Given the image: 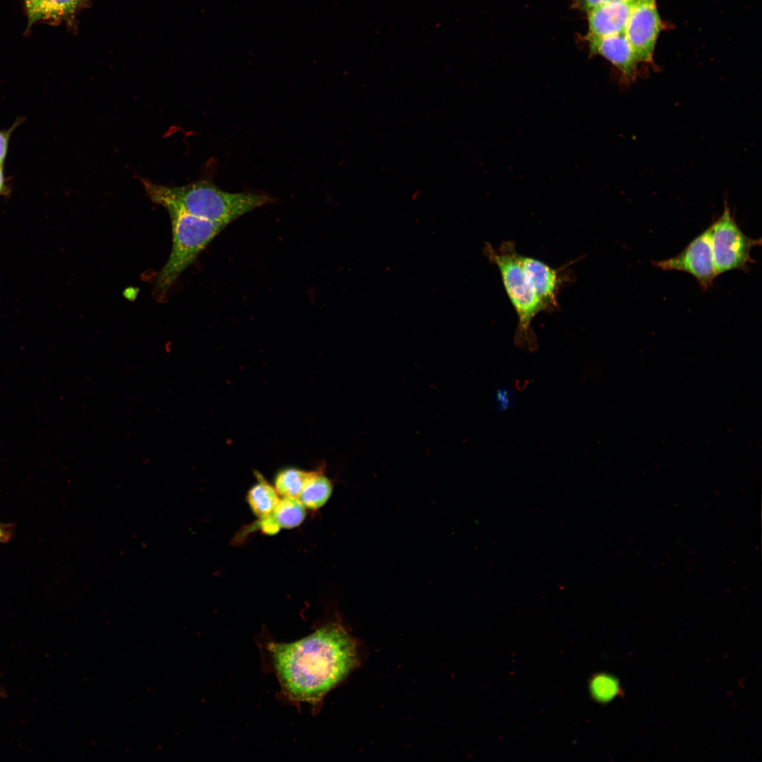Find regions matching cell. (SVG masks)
<instances>
[{
    "label": "cell",
    "instance_id": "cell-1",
    "mask_svg": "<svg viewBox=\"0 0 762 762\" xmlns=\"http://www.w3.org/2000/svg\"><path fill=\"white\" fill-rule=\"evenodd\" d=\"M262 649L283 696L315 710L361 660L358 643L339 617L294 642L265 641Z\"/></svg>",
    "mask_w": 762,
    "mask_h": 762
},
{
    "label": "cell",
    "instance_id": "cell-2",
    "mask_svg": "<svg viewBox=\"0 0 762 762\" xmlns=\"http://www.w3.org/2000/svg\"><path fill=\"white\" fill-rule=\"evenodd\" d=\"M148 197L164 207H172L188 214L226 226L253 210L272 202L266 195L230 193L208 181L181 186H167L142 179Z\"/></svg>",
    "mask_w": 762,
    "mask_h": 762
},
{
    "label": "cell",
    "instance_id": "cell-3",
    "mask_svg": "<svg viewBox=\"0 0 762 762\" xmlns=\"http://www.w3.org/2000/svg\"><path fill=\"white\" fill-rule=\"evenodd\" d=\"M483 253L498 269L506 294L516 314L518 321L514 337L515 345L522 350L531 352L536 351L538 342L531 323L543 310L521 266L520 253L516 251L515 243L504 241L495 248L490 243H485Z\"/></svg>",
    "mask_w": 762,
    "mask_h": 762
},
{
    "label": "cell",
    "instance_id": "cell-4",
    "mask_svg": "<svg viewBox=\"0 0 762 762\" xmlns=\"http://www.w3.org/2000/svg\"><path fill=\"white\" fill-rule=\"evenodd\" d=\"M165 208L171 219L173 241L169 257L155 281V294L159 298L167 294L182 272L224 228L176 208Z\"/></svg>",
    "mask_w": 762,
    "mask_h": 762
},
{
    "label": "cell",
    "instance_id": "cell-5",
    "mask_svg": "<svg viewBox=\"0 0 762 762\" xmlns=\"http://www.w3.org/2000/svg\"><path fill=\"white\" fill-rule=\"evenodd\" d=\"M712 248L718 276L732 270L747 272L755 262L751 256L753 248L761 239L746 236L737 224L727 202L721 215L710 226Z\"/></svg>",
    "mask_w": 762,
    "mask_h": 762
},
{
    "label": "cell",
    "instance_id": "cell-6",
    "mask_svg": "<svg viewBox=\"0 0 762 762\" xmlns=\"http://www.w3.org/2000/svg\"><path fill=\"white\" fill-rule=\"evenodd\" d=\"M652 264L664 271H680L689 274L695 278L702 289H709L718 277L710 226L696 236L676 256L652 261Z\"/></svg>",
    "mask_w": 762,
    "mask_h": 762
},
{
    "label": "cell",
    "instance_id": "cell-7",
    "mask_svg": "<svg viewBox=\"0 0 762 762\" xmlns=\"http://www.w3.org/2000/svg\"><path fill=\"white\" fill-rule=\"evenodd\" d=\"M663 28L656 0H639L624 32L639 62L653 63L656 41Z\"/></svg>",
    "mask_w": 762,
    "mask_h": 762
},
{
    "label": "cell",
    "instance_id": "cell-8",
    "mask_svg": "<svg viewBox=\"0 0 762 762\" xmlns=\"http://www.w3.org/2000/svg\"><path fill=\"white\" fill-rule=\"evenodd\" d=\"M521 266L542 306L543 312L559 309L560 290L573 277L569 264L553 268L545 262L531 256L520 254Z\"/></svg>",
    "mask_w": 762,
    "mask_h": 762
},
{
    "label": "cell",
    "instance_id": "cell-9",
    "mask_svg": "<svg viewBox=\"0 0 762 762\" xmlns=\"http://www.w3.org/2000/svg\"><path fill=\"white\" fill-rule=\"evenodd\" d=\"M587 40L591 54L605 58L619 71L626 80L636 78L639 62L624 32L602 37L587 36Z\"/></svg>",
    "mask_w": 762,
    "mask_h": 762
},
{
    "label": "cell",
    "instance_id": "cell-10",
    "mask_svg": "<svg viewBox=\"0 0 762 762\" xmlns=\"http://www.w3.org/2000/svg\"><path fill=\"white\" fill-rule=\"evenodd\" d=\"M639 0L604 4L588 11V37H602L624 33L631 14Z\"/></svg>",
    "mask_w": 762,
    "mask_h": 762
},
{
    "label": "cell",
    "instance_id": "cell-11",
    "mask_svg": "<svg viewBox=\"0 0 762 762\" xmlns=\"http://www.w3.org/2000/svg\"><path fill=\"white\" fill-rule=\"evenodd\" d=\"M332 490V480L322 471H312L298 499L304 507L318 509L327 502Z\"/></svg>",
    "mask_w": 762,
    "mask_h": 762
},
{
    "label": "cell",
    "instance_id": "cell-12",
    "mask_svg": "<svg viewBox=\"0 0 762 762\" xmlns=\"http://www.w3.org/2000/svg\"><path fill=\"white\" fill-rule=\"evenodd\" d=\"M247 497L250 509L259 518L270 514L280 500L276 489L263 479L249 490Z\"/></svg>",
    "mask_w": 762,
    "mask_h": 762
},
{
    "label": "cell",
    "instance_id": "cell-13",
    "mask_svg": "<svg viewBox=\"0 0 762 762\" xmlns=\"http://www.w3.org/2000/svg\"><path fill=\"white\" fill-rule=\"evenodd\" d=\"M304 508L298 499L283 497L270 515L279 528H292L303 521L306 516Z\"/></svg>",
    "mask_w": 762,
    "mask_h": 762
},
{
    "label": "cell",
    "instance_id": "cell-14",
    "mask_svg": "<svg viewBox=\"0 0 762 762\" xmlns=\"http://www.w3.org/2000/svg\"><path fill=\"white\" fill-rule=\"evenodd\" d=\"M312 471H306L294 468H287L279 471L274 479L277 492L282 497H298L306 482Z\"/></svg>",
    "mask_w": 762,
    "mask_h": 762
},
{
    "label": "cell",
    "instance_id": "cell-15",
    "mask_svg": "<svg viewBox=\"0 0 762 762\" xmlns=\"http://www.w3.org/2000/svg\"><path fill=\"white\" fill-rule=\"evenodd\" d=\"M590 690L593 697L599 702H608L621 693L617 679L607 674H600L592 678Z\"/></svg>",
    "mask_w": 762,
    "mask_h": 762
},
{
    "label": "cell",
    "instance_id": "cell-16",
    "mask_svg": "<svg viewBox=\"0 0 762 762\" xmlns=\"http://www.w3.org/2000/svg\"><path fill=\"white\" fill-rule=\"evenodd\" d=\"M82 0H46L40 20L56 22L73 13Z\"/></svg>",
    "mask_w": 762,
    "mask_h": 762
},
{
    "label": "cell",
    "instance_id": "cell-17",
    "mask_svg": "<svg viewBox=\"0 0 762 762\" xmlns=\"http://www.w3.org/2000/svg\"><path fill=\"white\" fill-rule=\"evenodd\" d=\"M514 394L513 391L507 388L502 387L497 390L495 398L499 412H505L514 407Z\"/></svg>",
    "mask_w": 762,
    "mask_h": 762
},
{
    "label": "cell",
    "instance_id": "cell-18",
    "mask_svg": "<svg viewBox=\"0 0 762 762\" xmlns=\"http://www.w3.org/2000/svg\"><path fill=\"white\" fill-rule=\"evenodd\" d=\"M46 0H24L29 23L31 24L40 19L41 11Z\"/></svg>",
    "mask_w": 762,
    "mask_h": 762
},
{
    "label": "cell",
    "instance_id": "cell-19",
    "mask_svg": "<svg viewBox=\"0 0 762 762\" xmlns=\"http://www.w3.org/2000/svg\"><path fill=\"white\" fill-rule=\"evenodd\" d=\"M619 1L624 0H575L574 5L579 10L587 12L600 5Z\"/></svg>",
    "mask_w": 762,
    "mask_h": 762
},
{
    "label": "cell",
    "instance_id": "cell-20",
    "mask_svg": "<svg viewBox=\"0 0 762 762\" xmlns=\"http://www.w3.org/2000/svg\"><path fill=\"white\" fill-rule=\"evenodd\" d=\"M9 135L10 131L0 132V167H1L5 159Z\"/></svg>",
    "mask_w": 762,
    "mask_h": 762
},
{
    "label": "cell",
    "instance_id": "cell-21",
    "mask_svg": "<svg viewBox=\"0 0 762 762\" xmlns=\"http://www.w3.org/2000/svg\"><path fill=\"white\" fill-rule=\"evenodd\" d=\"M0 536L8 538L10 536V530L7 528V526L0 523Z\"/></svg>",
    "mask_w": 762,
    "mask_h": 762
},
{
    "label": "cell",
    "instance_id": "cell-22",
    "mask_svg": "<svg viewBox=\"0 0 762 762\" xmlns=\"http://www.w3.org/2000/svg\"><path fill=\"white\" fill-rule=\"evenodd\" d=\"M4 174H3L2 167H0V193H1V192H2L4 190Z\"/></svg>",
    "mask_w": 762,
    "mask_h": 762
},
{
    "label": "cell",
    "instance_id": "cell-23",
    "mask_svg": "<svg viewBox=\"0 0 762 762\" xmlns=\"http://www.w3.org/2000/svg\"><path fill=\"white\" fill-rule=\"evenodd\" d=\"M7 540H8V538H4V537H2V536H0V543H1V542H5V541H6Z\"/></svg>",
    "mask_w": 762,
    "mask_h": 762
}]
</instances>
